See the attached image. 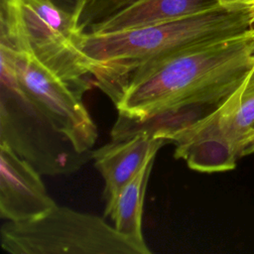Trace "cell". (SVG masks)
<instances>
[{
  "label": "cell",
  "mask_w": 254,
  "mask_h": 254,
  "mask_svg": "<svg viewBox=\"0 0 254 254\" xmlns=\"http://www.w3.org/2000/svg\"><path fill=\"white\" fill-rule=\"evenodd\" d=\"M137 0H87L78 21V28L85 33L91 26L105 20L118 10Z\"/></svg>",
  "instance_id": "cell-12"
},
{
  "label": "cell",
  "mask_w": 254,
  "mask_h": 254,
  "mask_svg": "<svg viewBox=\"0 0 254 254\" xmlns=\"http://www.w3.org/2000/svg\"><path fill=\"white\" fill-rule=\"evenodd\" d=\"M1 247L11 254H144L102 217L58 204L36 218L4 223Z\"/></svg>",
  "instance_id": "cell-5"
},
{
  "label": "cell",
  "mask_w": 254,
  "mask_h": 254,
  "mask_svg": "<svg viewBox=\"0 0 254 254\" xmlns=\"http://www.w3.org/2000/svg\"><path fill=\"white\" fill-rule=\"evenodd\" d=\"M217 1L221 6L229 9L254 11V0H217Z\"/></svg>",
  "instance_id": "cell-14"
},
{
  "label": "cell",
  "mask_w": 254,
  "mask_h": 254,
  "mask_svg": "<svg viewBox=\"0 0 254 254\" xmlns=\"http://www.w3.org/2000/svg\"><path fill=\"white\" fill-rule=\"evenodd\" d=\"M165 144L167 141L155 133L141 130L125 138L111 140L92 151L94 166L105 183V207L111 205L121 190Z\"/></svg>",
  "instance_id": "cell-9"
},
{
  "label": "cell",
  "mask_w": 254,
  "mask_h": 254,
  "mask_svg": "<svg viewBox=\"0 0 254 254\" xmlns=\"http://www.w3.org/2000/svg\"><path fill=\"white\" fill-rule=\"evenodd\" d=\"M254 153V126L248 132L245 139L242 142L240 150V158L248 156Z\"/></svg>",
  "instance_id": "cell-15"
},
{
  "label": "cell",
  "mask_w": 254,
  "mask_h": 254,
  "mask_svg": "<svg viewBox=\"0 0 254 254\" xmlns=\"http://www.w3.org/2000/svg\"><path fill=\"white\" fill-rule=\"evenodd\" d=\"M254 126V66L240 85L199 119L159 136L175 145V157L191 170L217 173L233 170L243 140Z\"/></svg>",
  "instance_id": "cell-4"
},
{
  "label": "cell",
  "mask_w": 254,
  "mask_h": 254,
  "mask_svg": "<svg viewBox=\"0 0 254 254\" xmlns=\"http://www.w3.org/2000/svg\"><path fill=\"white\" fill-rule=\"evenodd\" d=\"M55 6L73 17L78 24L81 13L87 3V0H49ZM81 33V32H80Z\"/></svg>",
  "instance_id": "cell-13"
},
{
  "label": "cell",
  "mask_w": 254,
  "mask_h": 254,
  "mask_svg": "<svg viewBox=\"0 0 254 254\" xmlns=\"http://www.w3.org/2000/svg\"><path fill=\"white\" fill-rule=\"evenodd\" d=\"M254 66V28L184 50L139 70L114 103L111 140L144 130L155 134L201 118L242 82Z\"/></svg>",
  "instance_id": "cell-1"
},
{
  "label": "cell",
  "mask_w": 254,
  "mask_h": 254,
  "mask_svg": "<svg viewBox=\"0 0 254 254\" xmlns=\"http://www.w3.org/2000/svg\"><path fill=\"white\" fill-rule=\"evenodd\" d=\"M0 54L10 61L21 86L53 127L66 137L78 153L91 157L97 129L82 102V94L28 53L0 46Z\"/></svg>",
  "instance_id": "cell-7"
},
{
  "label": "cell",
  "mask_w": 254,
  "mask_h": 254,
  "mask_svg": "<svg viewBox=\"0 0 254 254\" xmlns=\"http://www.w3.org/2000/svg\"><path fill=\"white\" fill-rule=\"evenodd\" d=\"M156 155L151 156L140 172L121 190L114 201L105 207V216H109L115 229L136 244L144 254H150L142 230L143 204L146 187Z\"/></svg>",
  "instance_id": "cell-11"
},
{
  "label": "cell",
  "mask_w": 254,
  "mask_h": 254,
  "mask_svg": "<svg viewBox=\"0 0 254 254\" xmlns=\"http://www.w3.org/2000/svg\"><path fill=\"white\" fill-rule=\"evenodd\" d=\"M0 46L31 55L84 94L92 85L89 61L76 47L77 21L49 0H1Z\"/></svg>",
  "instance_id": "cell-3"
},
{
  "label": "cell",
  "mask_w": 254,
  "mask_h": 254,
  "mask_svg": "<svg viewBox=\"0 0 254 254\" xmlns=\"http://www.w3.org/2000/svg\"><path fill=\"white\" fill-rule=\"evenodd\" d=\"M57 203L49 195L41 174L8 145L0 143V215L20 222L36 218Z\"/></svg>",
  "instance_id": "cell-8"
},
{
  "label": "cell",
  "mask_w": 254,
  "mask_h": 254,
  "mask_svg": "<svg viewBox=\"0 0 254 254\" xmlns=\"http://www.w3.org/2000/svg\"><path fill=\"white\" fill-rule=\"evenodd\" d=\"M254 28L253 10L221 5L187 17L106 33H81L76 47L89 61L94 85L115 103L126 84L153 63Z\"/></svg>",
  "instance_id": "cell-2"
},
{
  "label": "cell",
  "mask_w": 254,
  "mask_h": 254,
  "mask_svg": "<svg viewBox=\"0 0 254 254\" xmlns=\"http://www.w3.org/2000/svg\"><path fill=\"white\" fill-rule=\"evenodd\" d=\"M217 0H137L85 33L106 34L175 20L219 6Z\"/></svg>",
  "instance_id": "cell-10"
},
{
  "label": "cell",
  "mask_w": 254,
  "mask_h": 254,
  "mask_svg": "<svg viewBox=\"0 0 254 254\" xmlns=\"http://www.w3.org/2000/svg\"><path fill=\"white\" fill-rule=\"evenodd\" d=\"M0 143L8 145L40 174H66L90 156L78 153L58 132L21 86L10 61L0 54Z\"/></svg>",
  "instance_id": "cell-6"
}]
</instances>
